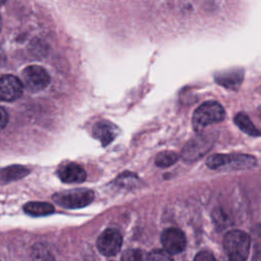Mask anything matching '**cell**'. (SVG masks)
Instances as JSON below:
<instances>
[{"instance_id":"obj_11","label":"cell","mask_w":261,"mask_h":261,"mask_svg":"<svg viewBox=\"0 0 261 261\" xmlns=\"http://www.w3.org/2000/svg\"><path fill=\"white\" fill-rule=\"evenodd\" d=\"M117 132V127L107 120L98 121L93 126V136L102 144V146L109 145L115 139Z\"/></svg>"},{"instance_id":"obj_20","label":"cell","mask_w":261,"mask_h":261,"mask_svg":"<svg viewBox=\"0 0 261 261\" xmlns=\"http://www.w3.org/2000/svg\"><path fill=\"white\" fill-rule=\"evenodd\" d=\"M194 261H217V260L215 259L212 253L208 251H202L195 256Z\"/></svg>"},{"instance_id":"obj_5","label":"cell","mask_w":261,"mask_h":261,"mask_svg":"<svg viewBox=\"0 0 261 261\" xmlns=\"http://www.w3.org/2000/svg\"><path fill=\"white\" fill-rule=\"evenodd\" d=\"M22 82L31 92H39L48 87L50 75L42 66L30 65L22 71Z\"/></svg>"},{"instance_id":"obj_14","label":"cell","mask_w":261,"mask_h":261,"mask_svg":"<svg viewBox=\"0 0 261 261\" xmlns=\"http://www.w3.org/2000/svg\"><path fill=\"white\" fill-rule=\"evenodd\" d=\"M29 173V169H27L23 166H19V165H13V166H9L5 169H3L1 171L0 174V178L3 182H8L11 180H16L19 179L23 176H25V174Z\"/></svg>"},{"instance_id":"obj_8","label":"cell","mask_w":261,"mask_h":261,"mask_svg":"<svg viewBox=\"0 0 261 261\" xmlns=\"http://www.w3.org/2000/svg\"><path fill=\"white\" fill-rule=\"evenodd\" d=\"M161 244L167 253L177 254L185 250L187 241L184 232L175 227H169L161 233Z\"/></svg>"},{"instance_id":"obj_15","label":"cell","mask_w":261,"mask_h":261,"mask_svg":"<svg viewBox=\"0 0 261 261\" xmlns=\"http://www.w3.org/2000/svg\"><path fill=\"white\" fill-rule=\"evenodd\" d=\"M234 123L246 134L258 137L260 135L259 129L254 125V123L250 120L249 116L245 113H239L234 116Z\"/></svg>"},{"instance_id":"obj_23","label":"cell","mask_w":261,"mask_h":261,"mask_svg":"<svg viewBox=\"0 0 261 261\" xmlns=\"http://www.w3.org/2000/svg\"><path fill=\"white\" fill-rule=\"evenodd\" d=\"M3 59H4V53H3L2 49L0 48V62H2V61H3Z\"/></svg>"},{"instance_id":"obj_13","label":"cell","mask_w":261,"mask_h":261,"mask_svg":"<svg viewBox=\"0 0 261 261\" xmlns=\"http://www.w3.org/2000/svg\"><path fill=\"white\" fill-rule=\"evenodd\" d=\"M242 81H243V73L238 70L220 73L216 77V82L227 89H237L239 85L242 83Z\"/></svg>"},{"instance_id":"obj_19","label":"cell","mask_w":261,"mask_h":261,"mask_svg":"<svg viewBox=\"0 0 261 261\" xmlns=\"http://www.w3.org/2000/svg\"><path fill=\"white\" fill-rule=\"evenodd\" d=\"M146 261H173V259L164 250H153L146 255Z\"/></svg>"},{"instance_id":"obj_1","label":"cell","mask_w":261,"mask_h":261,"mask_svg":"<svg viewBox=\"0 0 261 261\" xmlns=\"http://www.w3.org/2000/svg\"><path fill=\"white\" fill-rule=\"evenodd\" d=\"M250 245V236L239 229L228 231L223 240V249L229 261H246Z\"/></svg>"},{"instance_id":"obj_22","label":"cell","mask_w":261,"mask_h":261,"mask_svg":"<svg viewBox=\"0 0 261 261\" xmlns=\"http://www.w3.org/2000/svg\"><path fill=\"white\" fill-rule=\"evenodd\" d=\"M253 261H260V254H259V250L257 251V253H256V255H255V257H254Z\"/></svg>"},{"instance_id":"obj_16","label":"cell","mask_w":261,"mask_h":261,"mask_svg":"<svg viewBox=\"0 0 261 261\" xmlns=\"http://www.w3.org/2000/svg\"><path fill=\"white\" fill-rule=\"evenodd\" d=\"M178 160V155L171 151H163L157 154L155 164L159 167H167L174 164Z\"/></svg>"},{"instance_id":"obj_21","label":"cell","mask_w":261,"mask_h":261,"mask_svg":"<svg viewBox=\"0 0 261 261\" xmlns=\"http://www.w3.org/2000/svg\"><path fill=\"white\" fill-rule=\"evenodd\" d=\"M7 121H8V114L6 110L0 106V130L6 126Z\"/></svg>"},{"instance_id":"obj_10","label":"cell","mask_w":261,"mask_h":261,"mask_svg":"<svg viewBox=\"0 0 261 261\" xmlns=\"http://www.w3.org/2000/svg\"><path fill=\"white\" fill-rule=\"evenodd\" d=\"M57 174L59 178L65 184H77L85 181L87 174L85 169L73 162L65 163L59 167Z\"/></svg>"},{"instance_id":"obj_17","label":"cell","mask_w":261,"mask_h":261,"mask_svg":"<svg viewBox=\"0 0 261 261\" xmlns=\"http://www.w3.org/2000/svg\"><path fill=\"white\" fill-rule=\"evenodd\" d=\"M32 256L34 261H54L51 253L43 245H36L33 248Z\"/></svg>"},{"instance_id":"obj_25","label":"cell","mask_w":261,"mask_h":261,"mask_svg":"<svg viewBox=\"0 0 261 261\" xmlns=\"http://www.w3.org/2000/svg\"><path fill=\"white\" fill-rule=\"evenodd\" d=\"M1 30H2V18L0 16V32H1Z\"/></svg>"},{"instance_id":"obj_2","label":"cell","mask_w":261,"mask_h":261,"mask_svg":"<svg viewBox=\"0 0 261 261\" xmlns=\"http://www.w3.org/2000/svg\"><path fill=\"white\" fill-rule=\"evenodd\" d=\"M225 116L221 104L216 101H207L201 104L193 115V127L196 132H202L206 126L220 122Z\"/></svg>"},{"instance_id":"obj_3","label":"cell","mask_w":261,"mask_h":261,"mask_svg":"<svg viewBox=\"0 0 261 261\" xmlns=\"http://www.w3.org/2000/svg\"><path fill=\"white\" fill-rule=\"evenodd\" d=\"M206 164L212 169H247L256 165V159L247 154H214Z\"/></svg>"},{"instance_id":"obj_12","label":"cell","mask_w":261,"mask_h":261,"mask_svg":"<svg viewBox=\"0 0 261 261\" xmlns=\"http://www.w3.org/2000/svg\"><path fill=\"white\" fill-rule=\"evenodd\" d=\"M27 214L32 216H45L54 212V207L47 202H30L23 206Z\"/></svg>"},{"instance_id":"obj_9","label":"cell","mask_w":261,"mask_h":261,"mask_svg":"<svg viewBox=\"0 0 261 261\" xmlns=\"http://www.w3.org/2000/svg\"><path fill=\"white\" fill-rule=\"evenodd\" d=\"M23 92L22 82L12 75L6 74L0 77V100L12 102L18 99Z\"/></svg>"},{"instance_id":"obj_18","label":"cell","mask_w":261,"mask_h":261,"mask_svg":"<svg viewBox=\"0 0 261 261\" xmlns=\"http://www.w3.org/2000/svg\"><path fill=\"white\" fill-rule=\"evenodd\" d=\"M121 261H146V255L140 249H128L122 254Z\"/></svg>"},{"instance_id":"obj_24","label":"cell","mask_w":261,"mask_h":261,"mask_svg":"<svg viewBox=\"0 0 261 261\" xmlns=\"http://www.w3.org/2000/svg\"><path fill=\"white\" fill-rule=\"evenodd\" d=\"M6 2H7V0H0V6L3 5V4H5Z\"/></svg>"},{"instance_id":"obj_4","label":"cell","mask_w":261,"mask_h":261,"mask_svg":"<svg viewBox=\"0 0 261 261\" xmlns=\"http://www.w3.org/2000/svg\"><path fill=\"white\" fill-rule=\"evenodd\" d=\"M53 200L60 206L68 209H77L88 206L94 200V193L89 189H74L57 193Z\"/></svg>"},{"instance_id":"obj_7","label":"cell","mask_w":261,"mask_h":261,"mask_svg":"<svg viewBox=\"0 0 261 261\" xmlns=\"http://www.w3.org/2000/svg\"><path fill=\"white\" fill-rule=\"evenodd\" d=\"M122 237L118 230L108 228L104 230L97 240V248L101 254L111 257L116 255L121 248Z\"/></svg>"},{"instance_id":"obj_6","label":"cell","mask_w":261,"mask_h":261,"mask_svg":"<svg viewBox=\"0 0 261 261\" xmlns=\"http://www.w3.org/2000/svg\"><path fill=\"white\" fill-rule=\"evenodd\" d=\"M213 141L211 136L199 135L192 139L182 149L181 157L185 161H195L202 157L212 147Z\"/></svg>"}]
</instances>
